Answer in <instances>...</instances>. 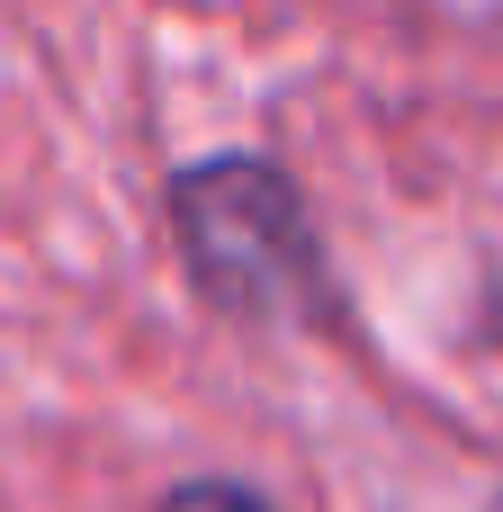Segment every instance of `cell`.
Listing matches in <instances>:
<instances>
[{
  "instance_id": "cell-2",
  "label": "cell",
  "mask_w": 503,
  "mask_h": 512,
  "mask_svg": "<svg viewBox=\"0 0 503 512\" xmlns=\"http://www.w3.org/2000/svg\"><path fill=\"white\" fill-rule=\"evenodd\" d=\"M162 512H270L261 495H243V486H180Z\"/></svg>"
},
{
  "instance_id": "cell-1",
  "label": "cell",
  "mask_w": 503,
  "mask_h": 512,
  "mask_svg": "<svg viewBox=\"0 0 503 512\" xmlns=\"http://www.w3.org/2000/svg\"><path fill=\"white\" fill-rule=\"evenodd\" d=\"M171 225L180 252L198 270V288L234 315H288L315 297L324 261H315V225L297 207V189L270 162H198L171 189Z\"/></svg>"
}]
</instances>
